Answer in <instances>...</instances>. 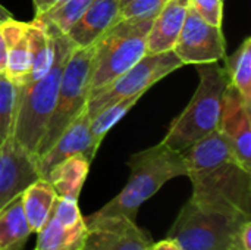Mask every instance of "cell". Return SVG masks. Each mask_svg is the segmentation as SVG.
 Returning <instances> with one entry per match:
<instances>
[{
    "label": "cell",
    "instance_id": "1",
    "mask_svg": "<svg viewBox=\"0 0 251 250\" xmlns=\"http://www.w3.org/2000/svg\"><path fill=\"white\" fill-rule=\"evenodd\" d=\"M193 184L190 200L201 209L251 220V171L215 130L181 152Z\"/></svg>",
    "mask_w": 251,
    "mask_h": 250
},
{
    "label": "cell",
    "instance_id": "2",
    "mask_svg": "<svg viewBox=\"0 0 251 250\" xmlns=\"http://www.w3.org/2000/svg\"><path fill=\"white\" fill-rule=\"evenodd\" d=\"M46 27L54 43L53 63L47 74L41 78L35 80L34 83L16 87L18 99L13 137L32 156L53 112L65 65L71 53L76 49L65 32L51 25Z\"/></svg>",
    "mask_w": 251,
    "mask_h": 250
},
{
    "label": "cell",
    "instance_id": "3",
    "mask_svg": "<svg viewBox=\"0 0 251 250\" xmlns=\"http://www.w3.org/2000/svg\"><path fill=\"white\" fill-rule=\"evenodd\" d=\"M129 178L122 192L90 218L126 217L135 221L140 206L154 196L168 181L187 177V167L181 152L162 141L129 156Z\"/></svg>",
    "mask_w": 251,
    "mask_h": 250
},
{
    "label": "cell",
    "instance_id": "4",
    "mask_svg": "<svg viewBox=\"0 0 251 250\" xmlns=\"http://www.w3.org/2000/svg\"><path fill=\"white\" fill-rule=\"evenodd\" d=\"M199 85L187 108L171 122L162 143L184 152L218 128L222 97L229 84L228 74L219 62L197 65Z\"/></svg>",
    "mask_w": 251,
    "mask_h": 250
},
{
    "label": "cell",
    "instance_id": "5",
    "mask_svg": "<svg viewBox=\"0 0 251 250\" xmlns=\"http://www.w3.org/2000/svg\"><path fill=\"white\" fill-rule=\"evenodd\" d=\"M154 18H124L97 41L91 62L90 96L109 87L147 55V35Z\"/></svg>",
    "mask_w": 251,
    "mask_h": 250
},
{
    "label": "cell",
    "instance_id": "6",
    "mask_svg": "<svg viewBox=\"0 0 251 250\" xmlns=\"http://www.w3.org/2000/svg\"><path fill=\"white\" fill-rule=\"evenodd\" d=\"M94 49L96 43L87 47H76L71 53L62 74L53 112L35 149L34 159L46 153L65 128L87 108Z\"/></svg>",
    "mask_w": 251,
    "mask_h": 250
},
{
    "label": "cell",
    "instance_id": "7",
    "mask_svg": "<svg viewBox=\"0 0 251 250\" xmlns=\"http://www.w3.org/2000/svg\"><path fill=\"white\" fill-rule=\"evenodd\" d=\"M250 218L199 208L188 200L169 228L166 239L181 250H229L234 234Z\"/></svg>",
    "mask_w": 251,
    "mask_h": 250
},
{
    "label": "cell",
    "instance_id": "8",
    "mask_svg": "<svg viewBox=\"0 0 251 250\" xmlns=\"http://www.w3.org/2000/svg\"><path fill=\"white\" fill-rule=\"evenodd\" d=\"M184 66L174 50L146 55L134 66L119 75L109 87L88 97L87 112L90 119L109 105L134 96L144 94L151 85L157 84L171 72Z\"/></svg>",
    "mask_w": 251,
    "mask_h": 250
},
{
    "label": "cell",
    "instance_id": "9",
    "mask_svg": "<svg viewBox=\"0 0 251 250\" xmlns=\"http://www.w3.org/2000/svg\"><path fill=\"white\" fill-rule=\"evenodd\" d=\"M172 50L184 65L219 62L226 56L222 27L204 21L188 6L182 29Z\"/></svg>",
    "mask_w": 251,
    "mask_h": 250
},
{
    "label": "cell",
    "instance_id": "10",
    "mask_svg": "<svg viewBox=\"0 0 251 250\" xmlns=\"http://www.w3.org/2000/svg\"><path fill=\"white\" fill-rule=\"evenodd\" d=\"M87 237L82 250H149L150 233L126 217L84 218Z\"/></svg>",
    "mask_w": 251,
    "mask_h": 250
},
{
    "label": "cell",
    "instance_id": "11",
    "mask_svg": "<svg viewBox=\"0 0 251 250\" xmlns=\"http://www.w3.org/2000/svg\"><path fill=\"white\" fill-rule=\"evenodd\" d=\"M216 130L229 143L238 162L251 171V106L231 83L224 91Z\"/></svg>",
    "mask_w": 251,
    "mask_h": 250
},
{
    "label": "cell",
    "instance_id": "12",
    "mask_svg": "<svg viewBox=\"0 0 251 250\" xmlns=\"http://www.w3.org/2000/svg\"><path fill=\"white\" fill-rule=\"evenodd\" d=\"M99 147L96 146L91 128H90V116L87 108L65 128V131L56 139V141L50 146V149L41 156L35 158V165L40 178H46L47 174L62 161L81 155L93 162Z\"/></svg>",
    "mask_w": 251,
    "mask_h": 250
},
{
    "label": "cell",
    "instance_id": "13",
    "mask_svg": "<svg viewBox=\"0 0 251 250\" xmlns=\"http://www.w3.org/2000/svg\"><path fill=\"white\" fill-rule=\"evenodd\" d=\"M37 178H40L34 156L12 136L0 146V211Z\"/></svg>",
    "mask_w": 251,
    "mask_h": 250
},
{
    "label": "cell",
    "instance_id": "14",
    "mask_svg": "<svg viewBox=\"0 0 251 250\" xmlns=\"http://www.w3.org/2000/svg\"><path fill=\"white\" fill-rule=\"evenodd\" d=\"M121 19V0H93L66 35L75 47H87Z\"/></svg>",
    "mask_w": 251,
    "mask_h": 250
},
{
    "label": "cell",
    "instance_id": "15",
    "mask_svg": "<svg viewBox=\"0 0 251 250\" xmlns=\"http://www.w3.org/2000/svg\"><path fill=\"white\" fill-rule=\"evenodd\" d=\"M4 44H6V78L16 87H21L26 83L31 56H29V43L26 35V22L16 21L13 18L0 24Z\"/></svg>",
    "mask_w": 251,
    "mask_h": 250
},
{
    "label": "cell",
    "instance_id": "16",
    "mask_svg": "<svg viewBox=\"0 0 251 250\" xmlns=\"http://www.w3.org/2000/svg\"><path fill=\"white\" fill-rule=\"evenodd\" d=\"M188 12V0H169L154 16L147 35V55L174 49Z\"/></svg>",
    "mask_w": 251,
    "mask_h": 250
},
{
    "label": "cell",
    "instance_id": "17",
    "mask_svg": "<svg viewBox=\"0 0 251 250\" xmlns=\"http://www.w3.org/2000/svg\"><path fill=\"white\" fill-rule=\"evenodd\" d=\"M85 237V220L76 224H66L50 214L37 233L34 250H82Z\"/></svg>",
    "mask_w": 251,
    "mask_h": 250
},
{
    "label": "cell",
    "instance_id": "18",
    "mask_svg": "<svg viewBox=\"0 0 251 250\" xmlns=\"http://www.w3.org/2000/svg\"><path fill=\"white\" fill-rule=\"evenodd\" d=\"M91 162L81 156H71L57 164L44 180L50 183L56 196L78 200L82 186L87 180Z\"/></svg>",
    "mask_w": 251,
    "mask_h": 250
},
{
    "label": "cell",
    "instance_id": "19",
    "mask_svg": "<svg viewBox=\"0 0 251 250\" xmlns=\"http://www.w3.org/2000/svg\"><path fill=\"white\" fill-rule=\"evenodd\" d=\"M56 197L53 187L44 178H37L21 193L22 211L31 233H38L44 225Z\"/></svg>",
    "mask_w": 251,
    "mask_h": 250
},
{
    "label": "cell",
    "instance_id": "20",
    "mask_svg": "<svg viewBox=\"0 0 251 250\" xmlns=\"http://www.w3.org/2000/svg\"><path fill=\"white\" fill-rule=\"evenodd\" d=\"M26 35L29 43L31 68L25 84H29L46 75L50 69L54 59V43L47 27L35 18L31 22H26Z\"/></svg>",
    "mask_w": 251,
    "mask_h": 250
},
{
    "label": "cell",
    "instance_id": "21",
    "mask_svg": "<svg viewBox=\"0 0 251 250\" xmlns=\"http://www.w3.org/2000/svg\"><path fill=\"white\" fill-rule=\"evenodd\" d=\"M29 234L21 196H18L0 211V250H24Z\"/></svg>",
    "mask_w": 251,
    "mask_h": 250
},
{
    "label": "cell",
    "instance_id": "22",
    "mask_svg": "<svg viewBox=\"0 0 251 250\" xmlns=\"http://www.w3.org/2000/svg\"><path fill=\"white\" fill-rule=\"evenodd\" d=\"M224 60L229 83L251 106V37H246L240 47Z\"/></svg>",
    "mask_w": 251,
    "mask_h": 250
},
{
    "label": "cell",
    "instance_id": "23",
    "mask_svg": "<svg viewBox=\"0 0 251 250\" xmlns=\"http://www.w3.org/2000/svg\"><path fill=\"white\" fill-rule=\"evenodd\" d=\"M144 94H134L125 99H121L107 108L101 109L96 116L90 119V128H91V136L97 147H100L103 139L106 134L137 105V102L141 99Z\"/></svg>",
    "mask_w": 251,
    "mask_h": 250
},
{
    "label": "cell",
    "instance_id": "24",
    "mask_svg": "<svg viewBox=\"0 0 251 250\" xmlns=\"http://www.w3.org/2000/svg\"><path fill=\"white\" fill-rule=\"evenodd\" d=\"M93 0H60L46 13L35 16L46 25H51L62 32H68L69 28L82 16Z\"/></svg>",
    "mask_w": 251,
    "mask_h": 250
},
{
    "label": "cell",
    "instance_id": "25",
    "mask_svg": "<svg viewBox=\"0 0 251 250\" xmlns=\"http://www.w3.org/2000/svg\"><path fill=\"white\" fill-rule=\"evenodd\" d=\"M16 99V85H13L4 74H0V146L13 134Z\"/></svg>",
    "mask_w": 251,
    "mask_h": 250
},
{
    "label": "cell",
    "instance_id": "26",
    "mask_svg": "<svg viewBox=\"0 0 251 250\" xmlns=\"http://www.w3.org/2000/svg\"><path fill=\"white\" fill-rule=\"evenodd\" d=\"M169 0H132L121 7V18H154Z\"/></svg>",
    "mask_w": 251,
    "mask_h": 250
},
{
    "label": "cell",
    "instance_id": "27",
    "mask_svg": "<svg viewBox=\"0 0 251 250\" xmlns=\"http://www.w3.org/2000/svg\"><path fill=\"white\" fill-rule=\"evenodd\" d=\"M225 0H188V6L212 25L222 27Z\"/></svg>",
    "mask_w": 251,
    "mask_h": 250
},
{
    "label": "cell",
    "instance_id": "28",
    "mask_svg": "<svg viewBox=\"0 0 251 250\" xmlns=\"http://www.w3.org/2000/svg\"><path fill=\"white\" fill-rule=\"evenodd\" d=\"M251 221H247L246 224H243L238 231L234 234L232 242L229 250H251Z\"/></svg>",
    "mask_w": 251,
    "mask_h": 250
},
{
    "label": "cell",
    "instance_id": "29",
    "mask_svg": "<svg viewBox=\"0 0 251 250\" xmlns=\"http://www.w3.org/2000/svg\"><path fill=\"white\" fill-rule=\"evenodd\" d=\"M60 0H32L34 4V10H35V16H40L43 13H46L49 9H51L54 4H57Z\"/></svg>",
    "mask_w": 251,
    "mask_h": 250
},
{
    "label": "cell",
    "instance_id": "30",
    "mask_svg": "<svg viewBox=\"0 0 251 250\" xmlns=\"http://www.w3.org/2000/svg\"><path fill=\"white\" fill-rule=\"evenodd\" d=\"M149 250H181V248L171 239H165L159 243H154L149 248Z\"/></svg>",
    "mask_w": 251,
    "mask_h": 250
},
{
    "label": "cell",
    "instance_id": "31",
    "mask_svg": "<svg viewBox=\"0 0 251 250\" xmlns=\"http://www.w3.org/2000/svg\"><path fill=\"white\" fill-rule=\"evenodd\" d=\"M4 69H6V44L0 27V74H4Z\"/></svg>",
    "mask_w": 251,
    "mask_h": 250
},
{
    "label": "cell",
    "instance_id": "32",
    "mask_svg": "<svg viewBox=\"0 0 251 250\" xmlns=\"http://www.w3.org/2000/svg\"><path fill=\"white\" fill-rule=\"evenodd\" d=\"M10 18H13V16H12V13H10L4 6H1V4H0V24H1V22H4V21H7V19H10Z\"/></svg>",
    "mask_w": 251,
    "mask_h": 250
},
{
    "label": "cell",
    "instance_id": "33",
    "mask_svg": "<svg viewBox=\"0 0 251 250\" xmlns=\"http://www.w3.org/2000/svg\"><path fill=\"white\" fill-rule=\"evenodd\" d=\"M132 0H121V7L122 6H125V4H128V3H131Z\"/></svg>",
    "mask_w": 251,
    "mask_h": 250
}]
</instances>
